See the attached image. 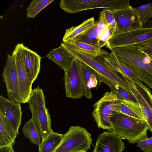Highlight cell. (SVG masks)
Returning a JSON list of instances; mask_svg holds the SVG:
<instances>
[{
	"label": "cell",
	"instance_id": "6da1fadb",
	"mask_svg": "<svg viewBox=\"0 0 152 152\" xmlns=\"http://www.w3.org/2000/svg\"><path fill=\"white\" fill-rule=\"evenodd\" d=\"M127 64L136 77L152 88V60L136 46L119 47L110 53Z\"/></svg>",
	"mask_w": 152,
	"mask_h": 152
},
{
	"label": "cell",
	"instance_id": "7a4b0ae2",
	"mask_svg": "<svg viewBox=\"0 0 152 152\" xmlns=\"http://www.w3.org/2000/svg\"><path fill=\"white\" fill-rule=\"evenodd\" d=\"M110 121L111 132L132 144L147 137L148 126L145 121L123 113L114 112Z\"/></svg>",
	"mask_w": 152,
	"mask_h": 152
},
{
	"label": "cell",
	"instance_id": "3957f363",
	"mask_svg": "<svg viewBox=\"0 0 152 152\" xmlns=\"http://www.w3.org/2000/svg\"><path fill=\"white\" fill-rule=\"evenodd\" d=\"M27 103L29 104L31 118L39 132L42 141L53 132L42 90L39 86L32 89Z\"/></svg>",
	"mask_w": 152,
	"mask_h": 152
},
{
	"label": "cell",
	"instance_id": "277c9868",
	"mask_svg": "<svg viewBox=\"0 0 152 152\" xmlns=\"http://www.w3.org/2000/svg\"><path fill=\"white\" fill-rule=\"evenodd\" d=\"M61 44L74 57L88 65L99 76L118 85L125 91L131 93L128 83L121 76L111 71L96 59L88 57L69 43L61 42Z\"/></svg>",
	"mask_w": 152,
	"mask_h": 152
},
{
	"label": "cell",
	"instance_id": "5b68a950",
	"mask_svg": "<svg viewBox=\"0 0 152 152\" xmlns=\"http://www.w3.org/2000/svg\"><path fill=\"white\" fill-rule=\"evenodd\" d=\"M91 135L83 127H70L63 134L61 140L53 152H80L90 149Z\"/></svg>",
	"mask_w": 152,
	"mask_h": 152
},
{
	"label": "cell",
	"instance_id": "8992f818",
	"mask_svg": "<svg viewBox=\"0 0 152 152\" xmlns=\"http://www.w3.org/2000/svg\"><path fill=\"white\" fill-rule=\"evenodd\" d=\"M129 2V0H61L59 7L67 13L74 14L92 9L123 8L130 6Z\"/></svg>",
	"mask_w": 152,
	"mask_h": 152
},
{
	"label": "cell",
	"instance_id": "52a82bcc",
	"mask_svg": "<svg viewBox=\"0 0 152 152\" xmlns=\"http://www.w3.org/2000/svg\"><path fill=\"white\" fill-rule=\"evenodd\" d=\"M120 101V96L111 91L106 92L94 104L92 115L99 128L111 131V117Z\"/></svg>",
	"mask_w": 152,
	"mask_h": 152
},
{
	"label": "cell",
	"instance_id": "ba28073f",
	"mask_svg": "<svg viewBox=\"0 0 152 152\" xmlns=\"http://www.w3.org/2000/svg\"><path fill=\"white\" fill-rule=\"evenodd\" d=\"M151 41L152 27H142L112 35L107 42L106 46L111 51L119 47L146 44Z\"/></svg>",
	"mask_w": 152,
	"mask_h": 152
},
{
	"label": "cell",
	"instance_id": "9c48e42d",
	"mask_svg": "<svg viewBox=\"0 0 152 152\" xmlns=\"http://www.w3.org/2000/svg\"><path fill=\"white\" fill-rule=\"evenodd\" d=\"M65 94L72 99L84 96V86L79 61L74 57L64 70Z\"/></svg>",
	"mask_w": 152,
	"mask_h": 152
},
{
	"label": "cell",
	"instance_id": "30bf717a",
	"mask_svg": "<svg viewBox=\"0 0 152 152\" xmlns=\"http://www.w3.org/2000/svg\"><path fill=\"white\" fill-rule=\"evenodd\" d=\"M124 79L146 119L148 129L152 132V94L150 90L139 80L135 81L127 77Z\"/></svg>",
	"mask_w": 152,
	"mask_h": 152
},
{
	"label": "cell",
	"instance_id": "8fae6325",
	"mask_svg": "<svg viewBox=\"0 0 152 152\" xmlns=\"http://www.w3.org/2000/svg\"><path fill=\"white\" fill-rule=\"evenodd\" d=\"M2 77L5 84L8 99L13 102L21 103L19 81L15 56L13 54H7Z\"/></svg>",
	"mask_w": 152,
	"mask_h": 152
},
{
	"label": "cell",
	"instance_id": "7c38bea8",
	"mask_svg": "<svg viewBox=\"0 0 152 152\" xmlns=\"http://www.w3.org/2000/svg\"><path fill=\"white\" fill-rule=\"evenodd\" d=\"M112 10L117 25L116 31L114 34L143 27L138 15L130 5Z\"/></svg>",
	"mask_w": 152,
	"mask_h": 152
},
{
	"label": "cell",
	"instance_id": "4fadbf2b",
	"mask_svg": "<svg viewBox=\"0 0 152 152\" xmlns=\"http://www.w3.org/2000/svg\"><path fill=\"white\" fill-rule=\"evenodd\" d=\"M21 103L13 102L2 95L0 96V116L18 134L22 120Z\"/></svg>",
	"mask_w": 152,
	"mask_h": 152
},
{
	"label": "cell",
	"instance_id": "5bb4252c",
	"mask_svg": "<svg viewBox=\"0 0 152 152\" xmlns=\"http://www.w3.org/2000/svg\"><path fill=\"white\" fill-rule=\"evenodd\" d=\"M23 44L18 43L12 52L15 58L20 91L21 103L27 102L32 90L33 83L30 80L23 64L22 48Z\"/></svg>",
	"mask_w": 152,
	"mask_h": 152
},
{
	"label": "cell",
	"instance_id": "9a60e30c",
	"mask_svg": "<svg viewBox=\"0 0 152 152\" xmlns=\"http://www.w3.org/2000/svg\"><path fill=\"white\" fill-rule=\"evenodd\" d=\"M125 146L123 139L112 132H105L97 138L93 152H122Z\"/></svg>",
	"mask_w": 152,
	"mask_h": 152
},
{
	"label": "cell",
	"instance_id": "2e32d148",
	"mask_svg": "<svg viewBox=\"0 0 152 152\" xmlns=\"http://www.w3.org/2000/svg\"><path fill=\"white\" fill-rule=\"evenodd\" d=\"M22 53L25 68L30 80L33 83L40 72L41 57L23 44Z\"/></svg>",
	"mask_w": 152,
	"mask_h": 152
},
{
	"label": "cell",
	"instance_id": "e0dca14e",
	"mask_svg": "<svg viewBox=\"0 0 152 152\" xmlns=\"http://www.w3.org/2000/svg\"><path fill=\"white\" fill-rule=\"evenodd\" d=\"M79 61L84 86V96L88 99L92 97L91 89L99 87L101 81L98 75L88 65Z\"/></svg>",
	"mask_w": 152,
	"mask_h": 152
},
{
	"label": "cell",
	"instance_id": "ac0fdd59",
	"mask_svg": "<svg viewBox=\"0 0 152 152\" xmlns=\"http://www.w3.org/2000/svg\"><path fill=\"white\" fill-rule=\"evenodd\" d=\"M119 96V103L114 109V112L123 113L147 122L146 119L137 103Z\"/></svg>",
	"mask_w": 152,
	"mask_h": 152
},
{
	"label": "cell",
	"instance_id": "d6986e66",
	"mask_svg": "<svg viewBox=\"0 0 152 152\" xmlns=\"http://www.w3.org/2000/svg\"><path fill=\"white\" fill-rule=\"evenodd\" d=\"M46 57L56 64L64 70L74 58L61 43L59 47L51 50L46 55Z\"/></svg>",
	"mask_w": 152,
	"mask_h": 152
},
{
	"label": "cell",
	"instance_id": "ffe728a7",
	"mask_svg": "<svg viewBox=\"0 0 152 152\" xmlns=\"http://www.w3.org/2000/svg\"><path fill=\"white\" fill-rule=\"evenodd\" d=\"M18 134L0 116V148L12 147Z\"/></svg>",
	"mask_w": 152,
	"mask_h": 152
},
{
	"label": "cell",
	"instance_id": "44dd1931",
	"mask_svg": "<svg viewBox=\"0 0 152 152\" xmlns=\"http://www.w3.org/2000/svg\"><path fill=\"white\" fill-rule=\"evenodd\" d=\"M95 23L94 18L93 17L84 21L77 26H72L66 29L63 37V42H67L73 40L90 29Z\"/></svg>",
	"mask_w": 152,
	"mask_h": 152
},
{
	"label": "cell",
	"instance_id": "7402d4cb",
	"mask_svg": "<svg viewBox=\"0 0 152 152\" xmlns=\"http://www.w3.org/2000/svg\"><path fill=\"white\" fill-rule=\"evenodd\" d=\"M67 43L92 58H95L106 51L96 46L85 42L70 41Z\"/></svg>",
	"mask_w": 152,
	"mask_h": 152
},
{
	"label": "cell",
	"instance_id": "603a6c76",
	"mask_svg": "<svg viewBox=\"0 0 152 152\" xmlns=\"http://www.w3.org/2000/svg\"><path fill=\"white\" fill-rule=\"evenodd\" d=\"M63 134L53 132L38 146V152H53L60 142Z\"/></svg>",
	"mask_w": 152,
	"mask_h": 152
},
{
	"label": "cell",
	"instance_id": "cb8c5ba5",
	"mask_svg": "<svg viewBox=\"0 0 152 152\" xmlns=\"http://www.w3.org/2000/svg\"><path fill=\"white\" fill-rule=\"evenodd\" d=\"M22 130L25 136L31 143L38 146L40 145L41 142V137L31 118L24 124Z\"/></svg>",
	"mask_w": 152,
	"mask_h": 152
},
{
	"label": "cell",
	"instance_id": "d4e9b609",
	"mask_svg": "<svg viewBox=\"0 0 152 152\" xmlns=\"http://www.w3.org/2000/svg\"><path fill=\"white\" fill-rule=\"evenodd\" d=\"M54 0H33L26 9L27 18H34L44 8L53 1Z\"/></svg>",
	"mask_w": 152,
	"mask_h": 152
},
{
	"label": "cell",
	"instance_id": "484cf974",
	"mask_svg": "<svg viewBox=\"0 0 152 152\" xmlns=\"http://www.w3.org/2000/svg\"><path fill=\"white\" fill-rule=\"evenodd\" d=\"M96 28V25L95 22L93 27L90 29L83 34L77 37L73 40L71 41L85 42L98 47V39L97 37Z\"/></svg>",
	"mask_w": 152,
	"mask_h": 152
},
{
	"label": "cell",
	"instance_id": "4316f807",
	"mask_svg": "<svg viewBox=\"0 0 152 152\" xmlns=\"http://www.w3.org/2000/svg\"><path fill=\"white\" fill-rule=\"evenodd\" d=\"M99 19L110 28L112 35L115 33L116 23L112 10L104 9L102 10L100 12Z\"/></svg>",
	"mask_w": 152,
	"mask_h": 152
},
{
	"label": "cell",
	"instance_id": "83f0119b",
	"mask_svg": "<svg viewBox=\"0 0 152 152\" xmlns=\"http://www.w3.org/2000/svg\"><path fill=\"white\" fill-rule=\"evenodd\" d=\"M134 11L138 15L143 25L150 21L152 17V3L142 5L137 7H133Z\"/></svg>",
	"mask_w": 152,
	"mask_h": 152
},
{
	"label": "cell",
	"instance_id": "f1b7e54d",
	"mask_svg": "<svg viewBox=\"0 0 152 152\" xmlns=\"http://www.w3.org/2000/svg\"><path fill=\"white\" fill-rule=\"evenodd\" d=\"M99 76L101 82L104 83L108 86L111 89V91L113 92L124 99L137 103L135 97L132 93L126 91L118 85L115 84L104 77Z\"/></svg>",
	"mask_w": 152,
	"mask_h": 152
},
{
	"label": "cell",
	"instance_id": "f546056e",
	"mask_svg": "<svg viewBox=\"0 0 152 152\" xmlns=\"http://www.w3.org/2000/svg\"><path fill=\"white\" fill-rule=\"evenodd\" d=\"M110 28L106 26L102 31L98 39V47L101 48L106 46L107 44L112 35Z\"/></svg>",
	"mask_w": 152,
	"mask_h": 152
},
{
	"label": "cell",
	"instance_id": "4dcf8cb0",
	"mask_svg": "<svg viewBox=\"0 0 152 152\" xmlns=\"http://www.w3.org/2000/svg\"><path fill=\"white\" fill-rule=\"evenodd\" d=\"M136 143L137 146L144 152H152V137L144 138Z\"/></svg>",
	"mask_w": 152,
	"mask_h": 152
},
{
	"label": "cell",
	"instance_id": "1f68e13d",
	"mask_svg": "<svg viewBox=\"0 0 152 152\" xmlns=\"http://www.w3.org/2000/svg\"><path fill=\"white\" fill-rule=\"evenodd\" d=\"M136 46L142 52L152 56V41L147 44Z\"/></svg>",
	"mask_w": 152,
	"mask_h": 152
},
{
	"label": "cell",
	"instance_id": "d6a6232c",
	"mask_svg": "<svg viewBox=\"0 0 152 152\" xmlns=\"http://www.w3.org/2000/svg\"><path fill=\"white\" fill-rule=\"evenodd\" d=\"M10 147L7 146L0 148V152H9Z\"/></svg>",
	"mask_w": 152,
	"mask_h": 152
},
{
	"label": "cell",
	"instance_id": "836d02e7",
	"mask_svg": "<svg viewBox=\"0 0 152 152\" xmlns=\"http://www.w3.org/2000/svg\"><path fill=\"white\" fill-rule=\"evenodd\" d=\"M9 152H15L12 147H10Z\"/></svg>",
	"mask_w": 152,
	"mask_h": 152
},
{
	"label": "cell",
	"instance_id": "e575fe53",
	"mask_svg": "<svg viewBox=\"0 0 152 152\" xmlns=\"http://www.w3.org/2000/svg\"><path fill=\"white\" fill-rule=\"evenodd\" d=\"M86 152V151H81V152Z\"/></svg>",
	"mask_w": 152,
	"mask_h": 152
}]
</instances>
